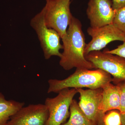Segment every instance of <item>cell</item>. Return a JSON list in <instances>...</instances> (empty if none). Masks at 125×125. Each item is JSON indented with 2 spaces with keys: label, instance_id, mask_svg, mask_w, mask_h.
Instances as JSON below:
<instances>
[{
  "label": "cell",
  "instance_id": "obj_10",
  "mask_svg": "<svg viewBox=\"0 0 125 125\" xmlns=\"http://www.w3.org/2000/svg\"><path fill=\"white\" fill-rule=\"evenodd\" d=\"M86 12L94 28L113 23L115 14L111 0H89Z\"/></svg>",
  "mask_w": 125,
  "mask_h": 125
},
{
  "label": "cell",
  "instance_id": "obj_1",
  "mask_svg": "<svg viewBox=\"0 0 125 125\" xmlns=\"http://www.w3.org/2000/svg\"><path fill=\"white\" fill-rule=\"evenodd\" d=\"M63 52L60 58V65L65 70L74 68L92 70L93 64L87 60L84 52L86 44L81 22L73 17L66 34L62 39Z\"/></svg>",
  "mask_w": 125,
  "mask_h": 125
},
{
  "label": "cell",
  "instance_id": "obj_17",
  "mask_svg": "<svg viewBox=\"0 0 125 125\" xmlns=\"http://www.w3.org/2000/svg\"><path fill=\"white\" fill-rule=\"evenodd\" d=\"M104 51L106 53L114 54L125 58V41L115 49L111 50L105 49Z\"/></svg>",
  "mask_w": 125,
  "mask_h": 125
},
{
  "label": "cell",
  "instance_id": "obj_11",
  "mask_svg": "<svg viewBox=\"0 0 125 125\" xmlns=\"http://www.w3.org/2000/svg\"><path fill=\"white\" fill-rule=\"evenodd\" d=\"M120 98L117 85L109 83L102 88L100 110L103 114L114 109L120 110Z\"/></svg>",
  "mask_w": 125,
  "mask_h": 125
},
{
  "label": "cell",
  "instance_id": "obj_3",
  "mask_svg": "<svg viewBox=\"0 0 125 125\" xmlns=\"http://www.w3.org/2000/svg\"><path fill=\"white\" fill-rule=\"evenodd\" d=\"M30 25L37 34L45 59L48 60L53 56L60 58V50L63 48L61 38L56 31L46 25L43 9L31 19Z\"/></svg>",
  "mask_w": 125,
  "mask_h": 125
},
{
  "label": "cell",
  "instance_id": "obj_19",
  "mask_svg": "<svg viewBox=\"0 0 125 125\" xmlns=\"http://www.w3.org/2000/svg\"><path fill=\"white\" fill-rule=\"evenodd\" d=\"M122 125H125V112L121 113Z\"/></svg>",
  "mask_w": 125,
  "mask_h": 125
},
{
  "label": "cell",
  "instance_id": "obj_14",
  "mask_svg": "<svg viewBox=\"0 0 125 125\" xmlns=\"http://www.w3.org/2000/svg\"><path fill=\"white\" fill-rule=\"evenodd\" d=\"M103 125H122L121 113L117 109L108 111L104 115Z\"/></svg>",
  "mask_w": 125,
  "mask_h": 125
},
{
  "label": "cell",
  "instance_id": "obj_7",
  "mask_svg": "<svg viewBox=\"0 0 125 125\" xmlns=\"http://www.w3.org/2000/svg\"><path fill=\"white\" fill-rule=\"evenodd\" d=\"M87 32L92 40L86 44L84 52L85 56L91 52L101 51L112 42L125 41V33L113 23L96 28L89 27Z\"/></svg>",
  "mask_w": 125,
  "mask_h": 125
},
{
  "label": "cell",
  "instance_id": "obj_4",
  "mask_svg": "<svg viewBox=\"0 0 125 125\" xmlns=\"http://www.w3.org/2000/svg\"><path fill=\"white\" fill-rule=\"evenodd\" d=\"M70 2L71 0H49L43 8L46 25L56 31L61 39L65 35L73 17Z\"/></svg>",
  "mask_w": 125,
  "mask_h": 125
},
{
  "label": "cell",
  "instance_id": "obj_13",
  "mask_svg": "<svg viewBox=\"0 0 125 125\" xmlns=\"http://www.w3.org/2000/svg\"><path fill=\"white\" fill-rule=\"evenodd\" d=\"M69 110V119L61 125H94L87 118L75 99L72 101Z\"/></svg>",
  "mask_w": 125,
  "mask_h": 125
},
{
  "label": "cell",
  "instance_id": "obj_9",
  "mask_svg": "<svg viewBox=\"0 0 125 125\" xmlns=\"http://www.w3.org/2000/svg\"><path fill=\"white\" fill-rule=\"evenodd\" d=\"M49 115L45 104H30L23 107L8 122L7 125H44Z\"/></svg>",
  "mask_w": 125,
  "mask_h": 125
},
{
  "label": "cell",
  "instance_id": "obj_15",
  "mask_svg": "<svg viewBox=\"0 0 125 125\" xmlns=\"http://www.w3.org/2000/svg\"><path fill=\"white\" fill-rule=\"evenodd\" d=\"M113 24L125 33V6L115 10Z\"/></svg>",
  "mask_w": 125,
  "mask_h": 125
},
{
  "label": "cell",
  "instance_id": "obj_8",
  "mask_svg": "<svg viewBox=\"0 0 125 125\" xmlns=\"http://www.w3.org/2000/svg\"><path fill=\"white\" fill-rule=\"evenodd\" d=\"M76 89L80 94L78 104L81 109L94 125H103L104 114L100 110L102 88Z\"/></svg>",
  "mask_w": 125,
  "mask_h": 125
},
{
  "label": "cell",
  "instance_id": "obj_12",
  "mask_svg": "<svg viewBox=\"0 0 125 125\" xmlns=\"http://www.w3.org/2000/svg\"><path fill=\"white\" fill-rule=\"evenodd\" d=\"M24 103L7 100L0 92V125H7L12 116L24 106Z\"/></svg>",
  "mask_w": 125,
  "mask_h": 125
},
{
  "label": "cell",
  "instance_id": "obj_20",
  "mask_svg": "<svg viewBox=\"0 0 125 125\" xmlns=\"http://www.w3.org/2000/svg\"><path fill=\"white\" fill-rule=\"evenodd\" d=\"M49 0H46V1H47Z\"/></svg>",
  "mask_w": 125,
  "mask_h": 125
},
{
  "label": "cell",
  "instance_id": "obj_18",
  "mask_svg": "<svg viewBox=\"0 0 125 125\" xmlns=\"http://www.w3.org/2000/svg\"><path fill=\"white\" fill-rule=\"evenodd\" d=\"M112 7L116 10L125 6V0H112Z\"/></svg>",
  "mask_w": 125,
  "mask_h": 125
},
{
  "label": "cell",
  "instance_id": "obj_16",
  "mask_svg": "<svg viewBox=\"0 0 125 125\" xmlns=\"http://www.w3.org/2000/svg\"><path fill=\"white\" fill-rule=\"evenodd\" d=\"M119 88L120 98V111L121 113L125 112V81L117 84Z\"/></svg>",
  "mask_w": 125,
  "mask_h": 125
},
{
  "label": "cell",
  "instance_id": "obj_2",
  "mask_svg": "<svg viewBox=\"0 0 125 125\" xmlns=\"http://www.w3.org/2000/svg\"><path fill=\"white\" fill-rule=\"evenodd\" d=\"M112 82L111 75L103 70L76 69L74 73L64 79H51L48 80L49 87L47 93H58L66 88H102Z\"/></svg>",
  "mask_w": 125,
  "mask_h": 125
},
{
  "label": "cell",
  "instance_id": "obj_6",
  "mask_svg": "<svg viewBox=\"0 0 125 125\" xmlns=\"http://www.w3.org/2000/svg\"><path fill=\"white\" fill-rule=\"evenodd\" d=\"M95 69H100L113 76L115 85L125 81V58L104 51H94L85 56Z\"/></svg>",
  "mask_w": 125,
  "mask_h": 125
},
{
  "label": "cell",
  "instance_id": "obj_5",
  "mask_svg": "<svg viewBox=\"0 0 125 125\" xmlns=\"http://www.w3.org/2000/svg\"><path fill=\"white\" fill-rule=\"evenodd\" d=\"M78 92L75 88H66L53 98H47L45 104L49 115L44 125H61L70 116V107L74 97Z\"/></svg>",
  "mask_w": 125,
  "mask_h": 125
}]
</instances>
